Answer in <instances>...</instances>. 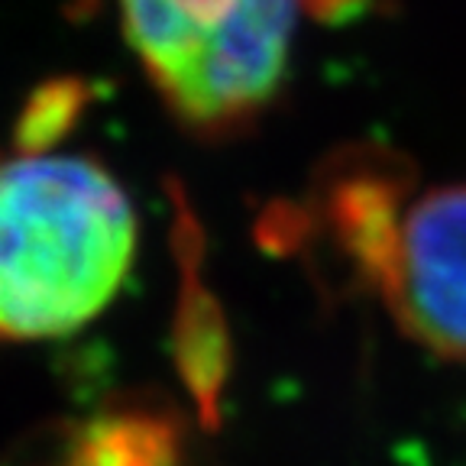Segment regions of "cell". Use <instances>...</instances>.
Here are the masks:
<instances>
[{
    "mask_svg": "<svg viewBox=\"0 0 466 466\" xmlns=\"http://www.w3.org/2000/svg\"><path fill=\"white\" fill-rule=\"evenodd\" d=\"M137 253V218L114 175L85 156L0 159V337L85 328L114 301Z\"/></svg>",
    "mask_w": 466,
    "mask_h": 466,
    "instance_id": "obj_1",
    "label": "cell"
},
{
    "mask_svg": "<svg viewBox=\"0 0 466 466\" xmlns=\"http://www.w3.org/2000/svg\"><path fill=\"white\" fill-rule=\"evenodd\" d=\"M379 291L411 340L466 360V185L434 188L408 208Z\"/></svg>",
    "mask_w": 466,
    "mask_h": 466,
    "instance_id": "obj_3",
    "label": "cell"
},
{
    "mask_svg": "<svg viewBox=\"0 0 466 466\" xmlns=\"http://www.w3.org/2000/svg\"><path fill=\"white\" fill-rule=\"evenodd\" d=\"M133 52L175 120L230 139L276 104L295 0H120Z\"/></svg>",
    "mask_w": 466,
    "mask_h": 466,
    "instance_id": "obj_2",
    "label": "cell"
},
{
    "mask_svg": "<svg viewBox=\"0 0 466 466\" xmlns=\"http://www.w3.org/2000/svg\"><path fill=\"white\" fill-rule=\"evenodd\" d=\"M87 104V87L78 78L49 81L29 97L16 124V146L26 153H49V146L58 143L75 124Z\"/></svg>",
    "mask_w": 466,
    "mask_h": 466,
    "instance_id": "obj_6",
    "label": "cell"
},
{
    "mask_svg": "<svg viewBox=\"0 0 466 466\" xmlns=\"http://www.w3.org/2000/svg\"><path fill=\"white\" fill-rule=\"evenodd\" d=\"M168 434L146 411L101 415L75 434L62 466H162Z\"/></svg>",
    "mask_w": 466,
    "mask_h": 466,
    "instance_id": "obj_5",
    "label": "cell"
},
{
    "mask_svg": "<svg viewBox=\"0 0 466 466\" xmlns=\"http://www.w3.org/2000/svg\"><path fill=\"white\" fill-rule=\"evenodd\" d=\"M411 166L382 146H347L314 182V208L330 243L366 285L379 289L401 230Z\"/></svg>",
    "mask_w": 466,
    "mask_h": 466,
    "instance_id": "obj_4",
    "label": "cell"
},
{
    "mask_svg": "<svg viewBox=\"0 0 466 466\" xmlns=\"http://www.w3.org/2000/svg\"><path fill=\"white\" fill-rule=\"evenodd\" d=\"M305 10L320 23H347L363 14L366 0H301Z\"/></svg>",
    "mask_w": 466,
    "mask_h": 466,
    "instance_id": "obj_7",
    "label": "cell"
}]
</instances>
